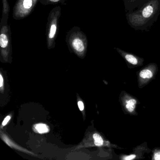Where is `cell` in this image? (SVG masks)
Returning <instances> with one entry per match:
<instances>
[{"label":"cell","mask_w":160,"mask_h":160,"mask_svg":"<svg viewBox=\"0 0 160 160\" xmlns=\"http://www.w3.org/2000/svg\"><path fill=\"white\" fill-rule=\"evenodd\" d=\"M151 0H123L126 12L134 11L142 7Z\"/></svg>","instance_id":"7a4b0ae2"},{"label":"cell","mask_w":160,"mask_h":160,"mask_svg":"<svg viewBox=\"0 0 160 160\" xmlns=\"http://www.w3.org/2000/svg\"><path fill=\"white\" fill-rule=\"evenodd\" d=\"M136 102H137L136 100H134V99H131V100H129L127 102V104L131 106L135 107Z\"/></svg>","instance_id":"8fae6325"},{"label":"cell","mask_w":160,"mask_h":160,"mask_svg":"<svg viewBox=\"0 0 160 160\" xmlns=\"http://www.w3.org/2000/svg\"><path fill=\"white\" fill-rule=\"evenodd\" d=\"M8 38L5 33H2L0 36V45L2 48H5L8 45Z\"/></svg>","instance_id":"8992f818"},{"label":"cell","mask_w":160,"mask_h":160,"mask_svg":"<svg viewBox=\"0 0 160 160\" xmlns=\"http://www.w3.org/2000/svg\"><path fill=\"white\" fill-rule=\"evenodd\" d=\"M78 106L79 109H80L81 111L83 110L84 108V106L83 102H81V101H79V102H78Z\"/></svg>","instance_id":"7c38bea8"},{"label":"cell","mask_w":160,"mask_h":160,"mask_svg":"<svg viewBox=\"0 0 160 160\" xmlns=\"http://www.w3.org/2000/svg\"><path fill=\"white\" fill-rule=\"evenodd\" d=\"M135 157V155H134V154H132V155H129V156L125 157V158H123V159L126 160H132V159H134Z\"/></svg>","instance_id":"9a60e30c"},{"label":"cell","mask_w":160,"mask_h":160,"mask_svg":"<svg viewBox=\"0 0 160 160\" xmlns=\"http://www.w3.org/2000/svg\"><path fill=\"white\" fill-rule=\"evenodd\" d=\"M140 76L142 78H150L152 77V73L150 70H142L140 72Z\"/></svg>","instance_id":"52a82bcc"},{"label":"cell","mask_w":160,"mask_h":160,"mask_svg":"<svg viewBox=\"0 0 160 160\" xmlns=\"http://www.w3.org/2000/svg\"><path fill=\"white\" fill-rule=\"evenodd\" d=\"M160 14V0H151L139 9L127 12V23L135 30L145 31L157 21Z\"/></svg>","instance_id":"6da1fadb"},{"label":"cell","mask_w":160,"mask_h":160,"mask_svg":"<svg viewBox=\"0 0 160 160\" xmlns=\"http://www.w3.org/2000/svg\"><path fill=\"white\" fill-rule=\"evenodd\" d=\"M154 159L156 160H160V152L155 153L154 155Z\"/></svg>","instance_id":"2e32d148"},{"label":"cell","mask_w":160,"mask_h":160,"mask_svg":"<svg viewBox=\"0 0 160 160\" xmlns=\"http://www.w3.org/2000/svg\"><path fill=\"white\" fill-rule=\"evenodd\" d=\"M93 139L94 140V144L96 146H101L103 143V140L100 135L95 133L93 135Z\"/></svg>","instance_id":"ba28073f"},{"label":"cell","mask_w":160,"mask_h":160,"mask_svg":"<svg viewBox=\"0 0 160 160\" xmlns=\"http://www.w3.org/2000/svg\"><path fill=\"white\" fill-rule=\"evenodd\" d=\"M135 107L131 106L127 104L126 105V108L128 109L129 112H132L134 109Z\"/></svg>","instance_id":"4fadbf2b"},{"label":"cell","mask_w":160,"mask_h":160,"mask_svg":"<svg viewBox=\"0 0 160 160\" xmlns=\"http://www.w3.org/2000/svg\"><path fill=\"white\" fill-rule=\"evenodd\" d=\"M57 31V26L55 24H53L51 26L50 29V32L49 34V38L50 39H53L55 36Z\"/></svg>","instance_id":"9c48e42d"},{"label":"cell","mask_w":160,"mask_h":160,"mask_svg":"<svg viewBox=\"0 0 160 160\" xmlns=\"http://www.w3.org/2000/svg\"><path fill=\"white\" fill-rule=\"evenodd\" d=\"M32 5V0H24L23 2V7L25 9H30Z\"/></svg>","instance_id":"30bf717a"},{"label":"cell","mask_w":160,"mask_h":160,"mask_svg":"<svg viewBox=\"0 0 160 160\" xmlns=\"http://www.w3.org/2000/svg\"><path fill=\"white\" fill-rule=\"evenodd\" d=\"M117 49L118 52H119L120 53H121L122 55L124 56L125 59L129 63H131L133 65H137L138 63V59L136 57H135L133 55L126 53L122 50H121L119 48H117Z\"/></svg>","instance_id":"3957f363"},{"label":"cell","mask_w":160,"mask_h":160,"mask_svg":"<svg viewBox=\"0 0 160 160\" xmlns=\"http://www.w3.org/2000/svg\"><path fill=\"white\" fill-rule=\"evenodd\" d=\"M72 46L75 50L78 52H82L85 49L83 41L79 38H75L72 41Z\"/></svg>","instance_id":"277c9868"},{"label":"cell","mask_w":160,"mask_h":160,"mask_svg":"<svg viewBox=\"0 0 160 160\" xmlns=\"http://www.w3.org/2000/svg\"><path fill=\"white\" fill-rule=\"evenodd\" d=\"M3 78H2V76L1 74L0 75V87H2L3 86Z\"/></svg>","instance_id":"e0dca14e"},{"label":"cell","mask_w":160,"mask_h":160,"mask_svg":"<svg viewBox=\"0 0 160 160\" xmlns=\"http://www.w3.org/2000/svg\"><path fill=\"white\" fill-rule=\"evenodd\" d=\"M49 1L52 2H58L60 0H49Z\"/></svg>","instance_id":"ac0fdd59"},{"label":"cell","mask_w":160,"mask_h":160,"mask_svg":"<svg viewBox=\"0 0 160 160\" xmlns=\"http://www.w3.org/2000/svg\"><path fill=\"white\" fill-rule=\"evenodd\" d=\"M10 119H11V117H10V116H7V117L5 118L4 121H3V122H2V125H3V126H4V125H6V124H7V122H8L9 121V120H10Z\"/></svg>","instance_id":"5bb4252c"},{"label":"cell","mask_w":160,"mask_h":160,"mask_svg":"<svg viewBox=\"0 0 160 160\" xmlns=\"http://www.w3.org/2000/svg\"><path fill=\"white\" fill-rule=\"evenodd\" d=\"M34 128L39 133L48 132L49 131L48 126L43 123H38L34 125Z\"/></svg>","instance_id":"5b68a950"}]
</instances>
